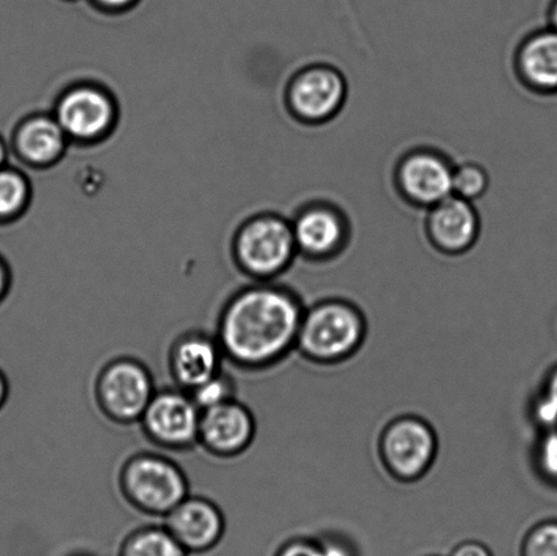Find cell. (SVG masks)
Masks as SVG:
<instances>
[{
    "label": "cell",
    "instance_id": "obj_5",
    "mask_svg": "<svg viewBox=\"0 0 557 556\" xmlns=\"http://www.w3.org/2000/svg\"><path fill=\"white\" fill-rule=\"evenodd\" d=\"M382 466L396 481L413 483L428 475L438 455V437L425 419L401 416L392 419L380 435Z\"/></svg>",
    "mask_w": 557,
    "mask_h": 556
},
{
    "label": "cell",
    "instance_id": "obj_21",
    "mask_svg": "<svg viewBox=\"0 0 557 556\" xmlns=\"http://www.w3.org/2000/svg\"><path fill=\"white\" fill-rule=\"evenodd\" d=\"M488 174L479 163L468 162L453 171V195L469 201L479 199L488 188Z\"/></svg>",
    "mask_w": 557,
    "mask_h": 556
},
{
    "label": "cell",
    "instance_id": "obj_26",
    "mask_svg": "<svg viewBox=\"0 0 557 556\" xmlns=\"http://www.w3.org/2000/svg\"><path fill=\"white\" fill-rule=\"evenodd\" d=\"M449 556H495L487 544L479 541H466L458 543L451 549Z\"/></svg>",
    "mask_w": 557,
    "mask_h": 556
},
{
    "label": "cell",
    "instance_id": "obj_13",
    "mask_svg": "<svg viewBox=\"0 0 557 556\" xmlns=\"http://www.w3.org/2000/svg\"><path fill=\"white\" fill-rule=\"evenodd\" d=\"M453 171L436 152L417 151L398 166V185L413 203L434 207L453 195Z\"/></svg>",
    "mask_w": 557,
    "mask_h": 556
},
{
    "label": "cell",
    "instance_id": "obj_27",
    "mask_svg": "<svg viewBox=\"0 0 557 556\" xmlns=\"http://www.w3.org/2000/svg\"><path fill=\"white\" fill-rule=\"evenodd\" d=\"M11 292H13V276H11L9 265L3 259H0V305L9 298Z\"/></svg>",
    "mask_w": 557,
    "mask_h": 556
},
{
    "label": "cell",
    "instance_id": "obj_6",
    "mask_svg": "<svg viewBox=\"0 0 557 556\" xmlns=\"http://www.w3.org/2000/svg\"><path fill=\"white\" fill-rule=\"evenodd\" d=\"M297 250L293 226L270 215L256 218L243 227L234 256L245 275L255 282H271L288 269Z\"/></svg>",
    "mask_w": 557,
    "mask_h": 556
},
{
    "label": "cell",
    "instance_id": "obj_24",
    "mask_svg": "<svg viewBox=\"0 0 557 556\" xmlns=\"http://www.w3.org/2000/svg\"><path fill=\"white\" fill-rule=\"evenodd\" d=\"M274 556H322V553L317 539L295 538L283 543Z\"/></svg>",
    "mask_w": 557,
    "mask_h": 556
},
{
    "label": "cell",
    "instance_id": "obj_16",
    "mask_svg": "<svg viewBox=\"0 0 557 556\" xmlns=\"http://www.w3.org/2000/svg\"><path fill=\"white\" fill-rule=\"evenodd\" d=\"M518 71L532 89L544 95L557 92V30L534 33L518 52Z\"/></svg>",
    "mask_w": 557,
    "mask_h": 556
},
{
    "label": "cell",
    "instance_id": "obj_10",
    "mask_svg": "<svg viewBox=\"0 0 557 556\" xmlns=\"http://www.w3.org/2000/svg\"><path fill=\"white\" fill-rule=\"evenodd\" d=\"M163 526L188 555L210 553L226 532V519L220 506L201 495L189 494L163 519Z\"/></svg>",
    "mask_w": 557,
    "mask_h": 556
},
{
    "label": "cell",
    "instance_id": "obj_12",
    "mask_svg": "<svg viewBox=\"0 0 557 556\" xmlns=\"http://www.w3.org/2000/svg\"><path fill=\"white\" fill-rule=\"evenodd\" d=\"M113 101L95 86H78L59 101L57 119L65 135L78 140H95L114 122Z\"/></svg>",
    "mask_w": 557,
    "mask_h": 556
},
{
    "label": "cell",
    "instance_id": "obj_11",
    "mask_svg": "<svg viewBox=\"0 0 557 556\" xmlns=\"http://www.w3.org/2000/svg\"><path fill=\"white\" fill-rule=\"evenodd\" d=\"M346 81L336 70L320 65L305 70L289 87V106L299 119L321 123L335 116L346 100Z\"/></svg>",
    "mask_w": 557,
    "mask_h": 556
},
{
    "label": "cell",
    "instance_id": "obj_18",
    "mask_svg": "<svg viewBox=\"0 0 557 556\" xmlns=\"http://www.w3.org/2000/svg\"><path fill=\"white\" fill-rule=\"evenodd\" d=\"M117 556H189L165 526L136 528L123 539Z\"/></svg>",
    "mask_w": 557,
    "mask_h": 556
},
{
    "label": "cell",
    "instance_id": "obj_23",
    "mask_svg": "<svg viewBox=\"0 0 557 556\" xmlns=\"http://www.w3.org/2000/svg\"><path fill=\"white\" fill-rule=\"evenodd\" d=\"M537 465L544 478L557 484V429L549 430L540 443Z\"/></svg>",
    "mask_w": 557,
    "mask_h": 556
},
{
    "label": "cell",
    "instance_id": "obj_9",
    "mask_svg": "<svg viewBox=\"0 0 557 556\" xmlns=\"http://www.w3.org/2000/svg\"><path fill=\"white\" fill-rule=\"evenodd\" d=\"M226 359L215 334L189 330L172 342L168 353L169 374L174 386L193 392L222 372Z\"/></svg>",
    "mask_w": 557,
    "mask_h": 556
},
{
    "label": "cell",
    "instance_id": "obj_20",
    "mask_svg": "<svg viewBox=\"0 0 557 556\" xmlns=\"http://www.w3.org/2000/svg\"><path fill=\"white\" fill-rule=\"evenodd\" d=\"M29 199V185L21 173L0 169V220L11 218L24 209Z\"/></svg>",
    "mask_w": 557,
    "mask_h": 556
},
{
    "label": "cell",
    "instance_id": "obj_28",
    "mask_svg": "<svg viewBox=\"0 0 557 556\" xmlns=\"http://www.w3.org/2000/svg\"><path fill=\"white\" fill-rule=\"evenodd\" d=\"M11 394V381L8 370L5 368L0 367V410L5 406V403L9 401V397Z\"/></svg>",
    "mask_w": 557,
    "mask_h": 556
},
{
    "label": "cell",
    "instance_id": "obj_3",
    "mask_svg": "<svg viewBox=\"0 0 557 556\" xmlns=\"http://www.w3.org/2000/svg\"><path fill=\"white\" fill-rule=\"evenodd\" d=\"M119 489L136 511L163 520L188 497L189 481L183 468L168 456L139 452L120 468Z\"/></svg>",
    "mask_w": 557,
    "mask_h": 556
},
{
    "label": "cell",
    "instance_id": "obj_15",
    "mask_svg": "<svg viewBox=\"0 0 557 556\" xmlns=\"http://www.w3.org/2000/svg\"><path fill=\"white\" fill-rule=\"evenodd\" d=\"M297 249L310 259H327L337 254L346 239V223L331 207L306 209L293 225Z\"/></svg>",
    "mask_w": 557,
    "mask_h": 556
},
{
    "label": "cell",
    "instance_id": "obj_22",
    "mask_svg": "<svg viewBox=\"0 0 557 556\" xmlns=\"http://www.w3.org/2000/svg\"><path fill=\"white\" fill-rule=\"evenodd\" d=\"M520 556H557V520L534 524L522 539Z\"/></svg>",
    "mask_w": 557,
    "mask_h": 556
},
{
    "label": "cell",
    "instance_id": "obj_17",
    "mask_svg": "<svg viewBox=\"0 0 557 556\" xmlns=\"http://www.w3.org/2000/svg\"><path fill=\"white\" fill-rule=\"evenodd\" d=\"M65 133L57 119L37 116L26 120L16 134V149L27 162L47 165L58 160L65 147Z\"/></svg>",
    "mask_w": 557,
    "mask_h": 556
},
{
    "label": "cell",
    "instance_id": "obj_1",
    "mask_svg": "<svg viewBox=\"0 0 557 556\" xmlns=\"http://www.w3.org/2000/svg\"><path fill=\"white\" fill-rule=\"evenodd\" d=\"M305 307L297 294L271 282L239 288L222 305L215 336L234 368L261 372L297 346Z\"/></svg>",
    "mask_w": 557,
    "mask_h": 556
},
{
    "label": "cell",
    "instance_id": "obj_8",
    "mask_svg": "<svg viewBox=\"0 0 557 556\" xmlns=\"http://www.w3.org/2000/svg\"><path fill=\"white\" fill-rule=\"evenodd\" d=\"M258 423L238 399L201 411L199 446L216 459H236L252 446Z\"/></svg>",
    "mask_w": 557,
    "mask_h": 556
},
{
    "label": "cell",
    "instance_id": "obj_31",
    "mask_svg": "<svg viewBox=\"0 0 557 556\" xmlns=\"http://www.w3.org/2000/svg\"><path fill=\"white\" fill-rule=\"evenodd\" d=\"M5 158V150L2 141H0V166H2V163L4 162Z\"/></svg>",
    "mask_w": 557,
    "mask_h": 556
},
{
    "label": "cell",
    "instance_id": "obj_7",
    "mask_svg": "<svg viewBox=\"0 0 557 556\" xmlns=\"http://www.w3.org/2000/svg\"><path fill=\"white\" fill-rule=\"evenodd\" d=\"M201 410L183 390H157L139 424L145 437L157 448L188 452L199 446Z\"/></svg>",
    "mask_w": 557,
    "mask_h": 556
},
{
    "label": "cell",
    "instance_id": "obj_14",
    "mask_svg": "<svg viewBox=\"0 0 557 556\" xmlns=\"http://www.w3.org/2000/svg\"><path fill=\"white\" fill-rule=\"evenodd\" d=\"M428 228L436 249L447 255H460L476 243L480 221L471 201L451 195L431 207Z\"/></svg>",
    "mask_w": 557,
    "mask_h": 556
},
{
    "label": "cell",
    "instance_id": "obj_29",
    "mask_svg": "<svg viewBox=\"0 0 557 556\" xmlns=\"http://www.w3.org/2000/svg\"><path fill=\"white\" fill-rule=\"evenodd\" d=\"M96 2L102 5V8L119 10L128 8L135 0H96Z\"/></svg>",
    "mask_w": 557,
    "mask_h": 556
},
{
    "label": "cell",
    "instance_id": "obj_32",
    "mask_svg": "<svg viewBox=\"0 0 557 556\" xmlns=\"http://www.w3.org/2000/svg\"><path fill=\"white\" fill-rule=\"evenodd\" d=\"M75 556H87V555H75Z\"/></svg>",
    "mask_w": 557,
    "mask_h": 556
},
{
    "label": "cell",
    "instance_id": "obj_30",
    "mask_svg": "<svg viewBox=\"0 0 557 556\" xmlns=\"http://www.w3.org/2000/svg\"><path fill=\"white\" fill-rule=\"evenodd\" d=\"M549 20H550V27H553V29L557 30V0H555V3L553 4V9H550Z\"/></svg>",
    "mask_w": 557,
    "mask_h": 556
},
{
    "label": "cell",
    "instance_id": "obj_4",
    "mask_svg": "<svg viewBox=\"0 0 557 556\" xmlns=\"http://www.w3.org/2000/svg\"><path fill=\"white\" fill-rule=\"evenodd\" d=\"M157 392L150 369L134 357H116L97 373L92 395L103 417L120 427L139 423Z\"/></svg>",
    "mask_w": 557,
    "mask_h": 556
},
{
    "label": "cell",
    "instance_id": "obj_19",
    "mask_svg": "<svg viewBox=\"0 0 557 556\" xmlns=\"http://www.w3.org/2000/svg\"><path fill=\"white\" fill-rule=\"evenodd\" d=\"M188 394L193 396L200 410L205 411L223 405V403L237 399V384L236 380L223 369L222 372L207 380L206 383L199 385L193 392H188Z\"/></svg>",
    "mask_w": 557,
    "mask_h": 556
},
{
    "label": "cell",
    "instance_id": "obj_25",
    "mask_svg": "<svg viewBox=\"0 0 557 556\" xmlns=\"http://www.w3.org/2000/svg\"><path fill=\"white\" fill-rule=\"evenodd\" d=\"M317 541L320 543L322 556H360L358 548L347 538L327 533Z\"/></svg>",
    "mask_w": 557,
    "mask_h": 556
},
{
    "label": "cell",
    "instance_id": "obj_2",
    "mask_svg": "<svg viewBox=\"0 0 557 556\" xmlns=\"http://www.w3.org/2000/svg\"><path fill=\"white\" fill-rule=\"evenodd\" d=\"M366 335L368 321L357 305L324 299L305 308L295 350L310 362L337 365L360 350Z\"/></svg>",
    "mask_w": 557,
    "mask_h": 556
}]
</instances>
